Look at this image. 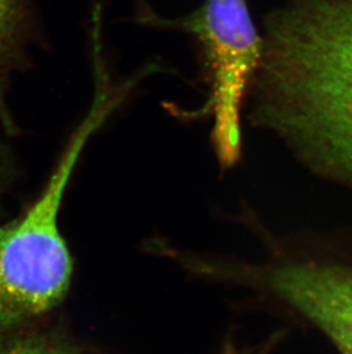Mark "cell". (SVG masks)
<instances>
[{"instance_id":"4","label":"cell","mask_w":352,"mask_h":354,"mask_svg":"<svg viewBox=\"0 0 352 354\" xmlns=\"http://www.w3.org/2000/svg\"><path fill=\"white\" fill-rule=\"evenodd\" d=\"M264 282L311 321L341 354H352V265L297 261L269 271Z\"/></svg>"},{"instance_id":"2","label":"cell","mask_w":352,"mask_h":354,"mask_svg":"<svg viewBox=\"0 0 352 354\" xmlns=\"http://www.w3.org/2000/svg\"><path fill=\"white\" fill-rule=\"evenodd\" d=\"M120 101L97 88L93 106L71 137L48 184L27 212L0 226V338L20 331L67 294L72 261L57 217L80 154Z\"/></svg>"},{"instance_id":"6","label":"cell","mask_w":352,"mask_h":354,"mask_svg":"<svg viewBox=\"0 0 352 354\" xmlns=\"http://www.w3.org/2000/svg\"><path fill=\"white\" fill-rule=\"evenodd\" d=\"M0 354H83L57 335L17 331L0 338Z\"/></svg>"},{"instance_id":"8","label":"cell","mask_w":352,"mask_h":354,"mask_svg":"<svg viewBox=\"0 0 352 354\" xmlns=\"http://www.w3.org/2000/svg\"><path fill=\"white\" fill-rule=\"evenodd\" d=\"M223 354H239L238 352L235 350L233 345H226V348H224V351H223Z\"/></svg>"},{"instance_id":"5","label":"cell","mask_w":352,"mask_h":354,"mask_svg":"<svg viewBox=\"0 0 352 354\" xmlns=\"http://www.w3.org/2000/svg\"><path fill=\"white\" fill-rule=\"evenodd\" d=\"M32 29L30 0H0V125L8 133L17 131L7 100L10 80L23 62Z\"/></svg>"},{"instance_id":"1","label":"cell","mask_w":352,"mask_h":354,"mask_svg":"<svg viewBox=\"0 0 352 354\" xmlns=\"http://www.w3.org/2000/svg\"><path fill=\"white\" fill-rule=\"evenodd\" d=\"M262 37L249 122L352 184V0H287Z\"/></svg>"},{"instance_id":"3","label":"cell","mask_w":352,"mask_h":354,"mask_svg":"<svg viewBox=\"0 0 352 354\" xmlns=\"http://www.w3.org/2000/svg\"><path fill=\"white\" fill-rule=\"evenodd\" d=\"M146 27L179 30L196 40L210 97L195 116L213 118L211 141L223 169L242 158V111L262 59L263 37L247 0H204L184 17L165 19L143 5L135 15Z\"/></svg>"},{"instance_id":"7","label":"cell","mask_w":352,"mask_h":354,"mask_svg":"<svg viewBox=\"0 0 352 354\" xmlns=\"http://www.w3.org/2000/svg\"><path fill=\"white\" fill-rule=\"evenodd\" d=\"M13 174L12 158L6 151V148L0 144V200L3 197V191H6Z\"/></svg>"}]
</instances>
